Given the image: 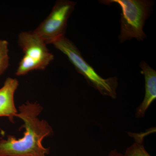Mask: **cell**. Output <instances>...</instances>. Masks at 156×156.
Returning <instances> with one entry per match:
<instances>
[{"label": "cell", "mask_w": 156, "mask_h": 156, "mask_svg": "<svg viewBox=\"0 0 156 156\" xmlns=\"http://www.w3.org/2000/svg\"><path fill=\"white\" fill-rule=\"evenodd\" d=\"M100 2L109 5L116 3L122 9L120 43L135 38L143 41L147 36L144 31L146 20L150 16L153 2L147 0H107Z\"/></svg>", "instance_id": "7a4b0ae2"}, {"label": "cell", "mask_w": 156, "mask_h": 156, "mask_svg": "<svg viewBox=\"0 0 156 156\" xmlns=\"http://www.w3.org/2000/svg\"><path fill=\"white\" fill-rule=\"evenodd\" d=\"M108 156H124V155L118 152L116 150L111 151Z\"/></svg>", "instance_id": "30bf717a"}, {"label": "cell", "mask_w": 156, "mask_h": 156, "mask_svg": "<svg viewBox=\"0 0 156 156\" xmlns=\"http://www.w3.org/2000/svg\"><path fill=\"white\" fill-rule=\"evenodd\" d=\"M52 44L66 55L77 71L83 76L90 86L97 89L102 95L115 99L118 86L116 77L108 79L101 77L84 59L75 44L65 37L58 39Z\"/></svg>", "instance_id": "3957f363"}, {"label": "cell", "mask_w": 156, "mask_h": 156, "mask_svg": "<svg viewBox=\"0 0 156 156\" xmlns=\"http://www.w3.org/2000/svg\"><path fill=\"white\" fill-rule=\"evenodd\" d=\"M19 86L16 79L8 77L0 88V117H6L14 123V117L17 113L14 103L15 92Z\"/></svg>", "instance_id": "8992f818"}, {"label": "cell", "mask_w": 156, "mask_h": 156, "mask_svg": "<svg viewBox=\"0 0 156 156\" xmlns=\"http://www.w3.org/2000/svg\"><path fill=\"white\" fill-rule=\"evenodd\" d=\"M124 156H151L146 150L143 142L136 141L126 149Z\"/></svg>", "instance_id": "9c48e42d"}, {"label": "cell", "mask_w": 156, "mask_h": 156, "mask_svg": "<svg viewBox=\"0 0 156 156\" xmlns=\"http://www.w3.org/2000/svg\"><path fill=\"white\" fill-rule=\"evenodd\" d=\"M141 73L145 79V93L142 103L136 110V118H142L146 112L156 98V72L144 61L140 62Z\"/></svg>", "instance_id": "52a82bcc"}, {"label": "cell", "mask_w": 156, "mask_h": 156, "mask_svg": "<svg viewBox=\"0 0 156 156\" xmlns=\"http://www.w3.org/2000/svg\"><path fill=\"white\" fill-rule=\"evenodd\" d=\"M9 66V43L0 39V76L4 73Z\"/></svg>", "instance_id": "ba28073f"}, {"label": "cell", "mask_w": 156, "mask_h": 156, "mask_svg": "<svg viewBox=\"0 0 156 156\" xmlns=\"http://www.w3.org/2000/svg\"><path fill=\"white\" fill-rule=\"evenodd\" d=\"M76 5V3L72 1H57L49 15L33 32L46 44H53L65 37L68 20Z\"/></svg>", "instance_id": "5b68a950"}, {"label": "cell", "mask_w": 156, "mask_h": 156, "mask_svg": "<svg viewBox=\"0 0 156 156\" xmlns=\"http://www.w3.org/2000/svg\"><path fill=\"white\" fill-rule=\"evenodd\" d=\"M16 117L23 122L21 128L25 131L22 138L8 135L7 139L0 140V156H46L50 149L45 148L42 142L45 137L53 134V128L38 116L43 107L37 103L27 101L19 107Z\"/></svg>", "instance_id": "6da1fadb"}, {"label": "cell", "mask_w": 156, "mask_h": 156, "mask_svg": "<svg viewBox=\"0 0 156 156\" xmlns=\"http://www.w3.org/2000/svg\"><path fill=\"white\" fill-rule=\"evenodd\" d=\"M18 44L24 55L16 71L17 76L25 75L35 70L44 69L54 59L46 43L33 32L20 33Z\"/></svg>", "instance_id": "277c9868"}]
</instances>
